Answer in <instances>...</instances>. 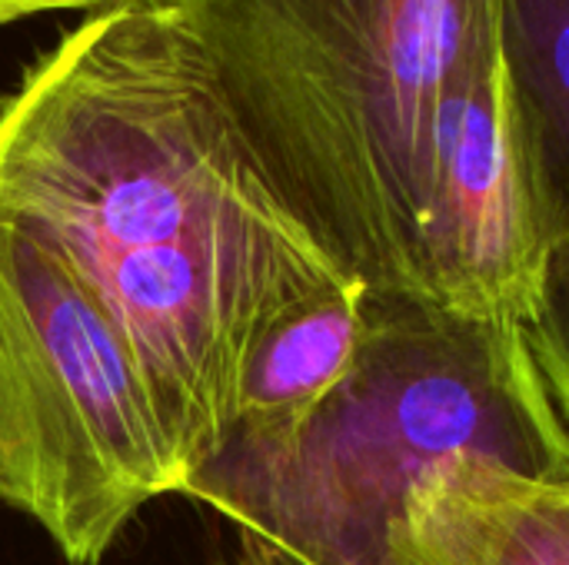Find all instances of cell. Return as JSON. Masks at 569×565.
Here are the masks:
<instances>
[{
  "mask_svg": "<svg viewBox=\"0 0 569 565\" xmlns=\"http://www.w3.org/2000/svg\"><path fill=\"white\" fill-rule=\"evenodd\" d=\"M500 43L569 236V0H497Z\"/></svg>",
  "mask_w": 569,
  "mask_h": 565,
  "instance_id": "52a82bcc",
  "label": "cell"
},
{
  "mask_svg": "<svg viewBox=\"0 0 569 565\" xmlns=\"http://www.w3.org/2000/svg\"><path fill=\"white\" fill-rule=\"evenodd\" d=\"M57 10H80V13H100L107 10V0H0V27L20 23L40 13H57Z\"/></svg>",
  "mask_w": 569,
  "mask_h": 565,
  "instance_id": "9c48e42d",
  "label": "cell"
},
{
  "mask_svg": "<svg viewBox=\"0 0 569 565\" xmlns=\"http://www.w3.org/2000/svg\"><path fill=\"white\" fill-rule=\"evenodd\" d=\"M167 493L180 473L123 330L57 250L0 220V500L97 565Z\"/></svg>",
  "mask_w": 569,
  "mask_h": 565,
  "instance_id": "277c9868",
  "label": "cell"
},
{
  "mask_svg": "<svg viewBox=\"0 0 569 565\" xmlns=\"http://www.w3.org/2000/svg\"><path fill=\"white\" fill-rule=\"evenodd\" d=\"M183 13L310 236L373 293L437 306L430 210L503 60L497 0H190Z\"/></svg>",
  "mask_w": 569,
  "mask_h": 565,
  "instance_id": "7a4b0ae2",
  "label": "cell"
},
{
  "mask_svg": "<svg viewBox=\"0 0 569 565\" xmlns=\"http://www.w3.org/2000/svg\"><path fill=\"white\" fill-rule=\"evenodd\" d=\"M400 565H569V473L497 456L443 460L407 509Z\"/></svg>",
  "mask_w": 569,
  "mask_h": 565,
  "instance_id": "5b68a950",
  "label": "cell"
},
{
  "mask_svg": "<svg viewBox=\"0 0 569 565\" xmlns=\"http://www.w3.org/2000/svg\"><path fill=\"white\" fill-rule=\"evenodd\" d=\"M523 336L540 370L550 406L569 436V236L557 243L540 316Z\"/></svg>",
  "mask_w": 569,
  "mask_h": 565,
  "instance_id": "ba28073f",
  "label": "cell"
},
{
  "mask_svg": "<svg viewBox=\"0 0 569 565\" xmlns=\"http://www.w3.org/2000/svg\"><path fill=\"white\" fill-rule=\"evenodd\" d=\"M0 220L123 330L180 493L223 453L260 330L350 273L253 157L183 10H100L0 100Z\"/></svg>",
  "mask_w": 569,
  "mask_h": 565,
  "instance_id": "6da1fadb",
  "label": "cell"
},
{
  "mask_svg": "<svg viewBox=\"0 0 569 565\" xmlns=\"http://www.w3.org/2000/svg\"><path fill=\"white\" fill-rule=\"evenodd\" d=\"M220 565H303L297 563L290 553H283L277 543L257 536V533H240V546L237 553Z\"/></svg>",
  "mask_w": 569,
  "mask_h": 565,
  "instance_id": "30bf717a",
  "label": "cell"
},
{
  "mask_svg": "<svg viewBox=\"0 0 569 565\" xmlns=\"http://www.w3.org/2000/svg\"><path fill=\"white\" fill-rule=\"evenodd\" d=\"M127 7V10H143V13H170V10H187L190 0H107V10Z\"/></svg>",
  "mask_w": 569,
  "mask_h": 565,
  "instance_id": "8fae6325",
  "label": "cell"
},
{
  "mask_svg": "<svg viewBox=\"0 0 569 565\" xmlns=\"http://www.w3.org/2000/svg\"><path fill=\"white\" fill-rule=\"evenodd\" d=\"M569 473L523 330L373 293L360 366L283 450L217 460L187 496L303 565H400L413 490L450 456Z\"/></svg>",
  "mask_w": 569,
  "mask_h": 565,
  "instance_id": "3957f363",
  "label": "cell"
},
{
  "mask_svg": "<svg viewBox=\"0 0 569 565\" xmlns=\"http://www.w3.org/2000/svg\"><path fill=\"white\" fill-rule=\"evenodd\" d=\"M370 330L373 290L357 276L277 313L247 353L233 430L217 460H260L293 443L360 366Z\"/></svg>",
  "mask_w": 569,
  "mask_h": 565,
  "instance_id": "8992f818",
  "label": "cell"
}]
</instances>
